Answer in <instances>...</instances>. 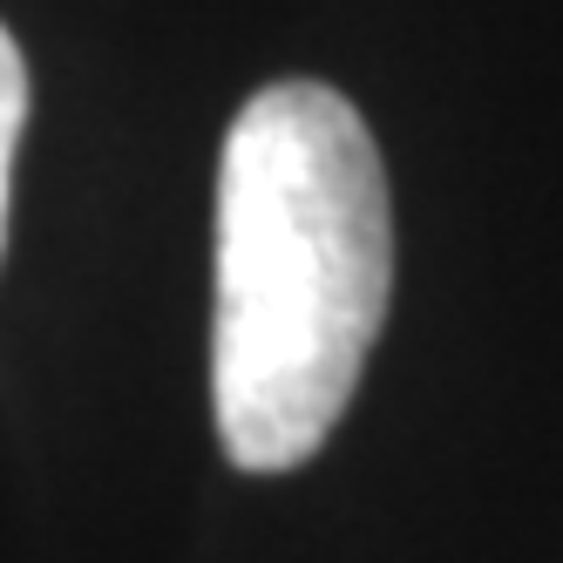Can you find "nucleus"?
Returning <instances> with one entry per match:
<instances>
[{
	"label": "nucleus",
	"instance_id": "obj_1",
	"mask_svg": "<svg viewBox=\"0 0 563 563\" xmlns=\"http://www.w3.org/2000/svg\"><path fill=\"white\" fill-rule=\"evenodd\" d=\"M394 292L387 170L327 82H265L218 156L211 408L238 468L286 475L327 449Z\"/></svg>",
	"mask_w": 563,
	"mask_h": 563
},
{
	"label": "nucleus",
	"instance_id": "obj_2",
	"mask_svg": "<svg viewBox=\"0 0 563 563\" xmlns=\"http://www.w3.org/2000/svg\"><path fill=\"white\" fill-rule=\"evenodd\" d=\"M27 123V62L0 27V252H8V190H14V143Z\"/></svg>",
	"mask_w": 563,
	"mask_h": 563
}]
</instances>
